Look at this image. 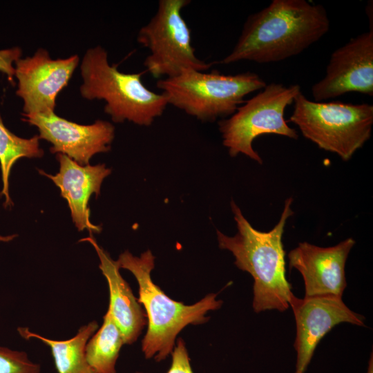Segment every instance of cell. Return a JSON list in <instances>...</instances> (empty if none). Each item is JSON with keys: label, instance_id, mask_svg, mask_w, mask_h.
Returning <instances> with one entry per match:
<instances>
[{"label": "cell", "instance_id": "ba28073f", "mask_svg": "<svg viewBox=\"0 0 373 373\" xmlns=\"http://www.w3.org/2000/svg\"><path fill=\"white\" fill-rule=\"evenodd\" d=\"M190 2L160 0L154 16L138 32L137 42L149 51L144 66L156 79L173 77L189 69L205 71L213 65L195 55L191 30L182 15Z\"/></svg>", "mask_w": 373, "mask_h": 373}, {"label": "cell", "instance_id": "9a60e30c", "mask_svg": "<svg viewBox=\"0 0 373 373\" xmlns=\"http://www.w3.org/2000/svg\"><path fill=\"white\" fill-rule=\"evenodd\" d=\"M90 242L99 258V267L106 278L110 294L108 311L120 329L124 344L134 343L146 324V313L119 273L117 260L90 236L81 240Z\"/></svg>", "mask_w": 373, "mask_h": 373}, {"label": "cell", "instance_id": "7c38bea8", "mask_svg": "<svg viewBox=\"0 0 373 373\" xmlns=\"http://www.w3.org/2000/svg\"><path fill=\"white\" fill-rule=\"evenodd\" d=\"M22 115L23 121L38 128L40 139L52 144L50 153L65 154L82 166L89 164L94 155L108 151L115 136L113 125L106 121L82 125L55 112Z\"/></svg>", "mask_w": 373, "mask_h": 373}, {"label": "cell", "instance_id": "277c9868", "mask_svg": "<svg viewBox=\"0 0 373 373\" xmlns=\"http://www.w3.org/2000/svg\"><path fill=\"white\" fill-rule=\"evenodd\" d=\"M117 67L109 64L104 48L87 50L81 64L82 96L104 100V111L115 122L150 126L169 105L166 97L146 87L141 79L144 73H124Z\"/></svg>", "mask_w": 373, "mask_h": 373}, {"label": "cell", "instance_id": "d6986e66", "mask_svg": "<svg viewBox=\"0 0 373 373\" xmlns=\"http://www.w3.org/2000/svg\"><path fill=\"white\" fill-rule=\"evenodd\" d=\"M41 367L26 352L0 346V373H40Z\"/></svg>", "mask_w": 373, "mask_h": 373}, {"label": "cell", "instance_id": "9c48e42d", "mask_svg": "<svg viewBox=\"0 0 373 373\" xmlns=\"http://www.w3.org/2000/svg\"><path fill=\"white\" fill-rule=\"evenodd\" d=\"M351 92L373 96V30L352 38L335 50L324 77L312 87L315 102Z\"/></svg>", "mask_w": 373, "mask_h": 373}, {"label": "cell", "instance_id": "5b68a950", "mask_svg": "<svg viewBox=\"0 0 373 373\" xmlns=\"http://www.w3.org/2000/svg\"><path fill=\"white\" fill-rule=\"evenodd\" d=\"M266 85L252 72L224 75L192 69L156 83L168 104L204 122L231 116L245 102V96Z\"/></svg>", "mask_w": 373, "mask_h": 373}, {"label": "cell", "instance_id": "2e32d148", "mask_svg": "<svg viewBox=\"0 0 373 373\" xmlns=\"http://www.w3.org/2000/svg\"><path fill=\"white\" fill-rule=\"evenodd\" d=\"M97 327V323L91 321L82 326L72 338L65 341L46 338L28 327H19L18 331L23 338H37L50 347L58 373H96L86 359L85 348Z\"/></svg>", "mask_w": 373, "mask_h": 373}, {"label": "cell", "instance_id": "ffe728a7", "mask_svg": "<svg viewBox=\"0 0 373 373\" xmlns=\"http://www.w3.org/2000/svg\"><path fill=\"white\" fill-rule=\"evenodd\" d=\"M171 365L166 373H193L189 356L182 338H179L172 352Z\"/></svg>", "mask_w": 373, "mask_h": 373}, {"label": "cell", "instance_id": "8fae6325", "mask_svg": "<svg viewBox=\"0 0 373 373\" xmlns=\"http://www.w3.org/2000/svg\"><path fill=\"white\" fill-rule=\"evenodd\" d=\"M289 305L296 324L295 373L305 372L317 345L334 326L341 323L364 326L365 317L352 311L340 298H299L292 293Z\"/></svg>", "mask_w": 373, "mask_h": 373}, {"label": "cell", "instance_id": "7402d4cb", "mask_svg": "<svg viewBox=\"0 0 373 373\" xmlns=\"http://www.w3.org/2000/svg\"><path fill=\"white\" fill-rule=\"evenodd\" d=\"M17 235H10V236H1L0 235V241L4 242H8L12 240Z\"/></svg>", "mask_w": 373, "mask_h": 373}, {"label": "cell", "instance_id": "3957f363", "mask_svg": "<svg viewBox=\"0 0 373 373\" xmlns=\"http://www.w3.org/2000/svg\"><path fill=\"white\" fill-rule=\"evenodd\" d=\"M155 258L150 250L140 257L126 251L121 254L117 262L119 268L130 271L139 285L138 302L142 305L148 317V329L142 343V350L146 358L157 361L165 359L171 354L179 332L186 325L205 323L206 314L219 309L221 300L216 294H209L198 303L186 305L166 296L151 279Z\"/></svg>", "mask_w": 373, "mask_h": 373}, {"label": "cell", "instance_id": "e0dca14e", "mask_svg": "<svg viewBox=\"0 0 373 373\" xmlns=\"http://www.w3.org/2000/svg\"><path fill=\"white\" fill-rule=\"evenodd\" d=\"M124 344L122 334L107 311L102 325L86 343V359L96 373H117L116 361Z\"/></svg>", "mask_w": 373, "mask_h": 373}, {"label": "cell", "instance_id": "8992f818", "mask_svg": "<svg viewBox=\"0 0 373 373\" xmlns=\"http://www.w3.org/2000/svg\"><path fill=\"white\" fill-rule=\"evenodd\" d=\"M293 103L289 119L302 135L343 160L351 159L371 137L372 104L311 101L301 92Z\"/></svg>", "mask_w": 373, "mask_h": 373}, {"label": "cell", "instance_id": "52a82bcc", "mask_svg": "<svg viewBox=\"0 0 373 373\" xmlns=\"http://www.w3.org/2000/svg\"><path fill=\"white\" fill-rule=\"evenodd\" d=\"M301 92L298 84L271 83L245 101L227 119L218 122L223 145L231 157L244 154L260 164L262 160L254 149V140L264 134H276L298 139L295 129L285 119L286 107Z\"/></svg>", "mask_w": 373, "mask_h": 373}, {"label": "cell", "instance_id": "603a6c76", "mask_svg": "<svg viewBox=\"0 0 373 373\" xmlns=\"http://www.w3.org/2000/svg\"><path fill=\"white\" fill-rule=\"evenodd\" d=\"M366 373H373V358L372 353H371L370 358L368 363L367 370Z\"/></svg>", "mask_w": 373, "mask_h": 373}, {"label": "cell", "instance_id": "ac0fdd59", "mask_svg": "<svg viewBox=\"0 0 373 373\" xmlns=\"http://www.w3.org/2000/svg\"><path fill=\"white\" fill-rule=\"evenodd\" d=\"M39 137L25 139L11 133L4 125L0 115V166L3 188L0 195L5 197V207L12 205L9 194V177L11 169L20 158L41 157L44 151L39 147Z\"/></svg>", "mask_w": 373, "mask_h": 373}, {"label": "cell", "instance_id": "44dd1931", "mask_svg": "<svg viewBox=\"0 0 373 373\" xmlns=\"http://www.w3.org/2000/svg\"><path fill=\"white\" fill-rule=\"evenodd\" d=\"M21 50L18 47L0 50V71L5 73L12 81L15 76L13 64L21 58Z\"/></svg>", "mask_w": 373, "mask_h": 373}, {"label": "cell", "instance_id": "6da1fadb", "mask_svg": "<svg viewBox=\"0 0 373 373\" xmlns=\"http://www.w3.org/2000/svg\"><path fill=\"white\" fill-rule=\"evenodd\" d=\"M329 20L321 4L306 0H272L246 19L233 48L220 63L278 62L297 55L321 39Z\"/></svg>", "mask_w": 373, "mask_h": 373}, {"label": "cell", "instance_id": "7a4b0ae2", "mask_svg": "<svg viewBox=\"0 0 373 373\" xmlns=\"http://www.w3.org/2000/svg\"><path fill=\"white\" fill-rule=\"evenodd\" d=\"M292 201V198L286 199L278 222L269 231L254 229L231 201L238 232L230 237L217 231L220 248L231 251L237 267L254 279L253 308L256 313L271 309L284 312L289 307L292 292L285 277L282 238L286 222L294 214Z\"/></svg>", "mask_w": 373, "mask_h": 373}, {"label": "cell", "instance_id": "4fadbf2b", "mask_svg": "<svg viewBox=\"0 0 373 373\" xmlns=\"http://www.w3.org/2000/svg\"><path fill=\"white\" fill-rule=\"evenodd\" d=\"M354 244L352 238L327 247L303 242L289 252V268L303 278L305 297L342 298L347 285L345 262Z\"/></svg>", "mask_w": 373, "mask_h": 373}, {"label": "cell", "instance_id": "5bb4252c", "mask_svg": "<svg viewBox=\"0 0 373 373\" xmlns=\"http://www.w3.org/2000/svg\"><path fill=\"white\" fill-rule=\"evenodd\" d=\"M57 158L59 163L58 173L52 175L41 169L38 170L39 173L50 178L60 189L61 195L68 202L73 222L78 231L87 229L90 233H99L102 227L90 221L88 204L93 193L99 195L102 183L111 170L104 164L80 165L62 153H57Z\"/></svg>", "mask_w": 373, "mask_h": 373}, {"label": "cell", "instance_id": "30bf717a", "mask_svg": "<svg viewBox=\"0 0 373 373\" xmlns=\"http://www.w3.org/2000/svg\"><path fill=\"white\" fill-rule=\"evenodd\" d=\"M79 61L77 55L53 59L43 48L32 57L18 59L15 66L16 93L23 102V114L54 112L56 97L68 85Z\"/></svg>", "mask_w": 373, "mask_h": 373}]
</instances>
